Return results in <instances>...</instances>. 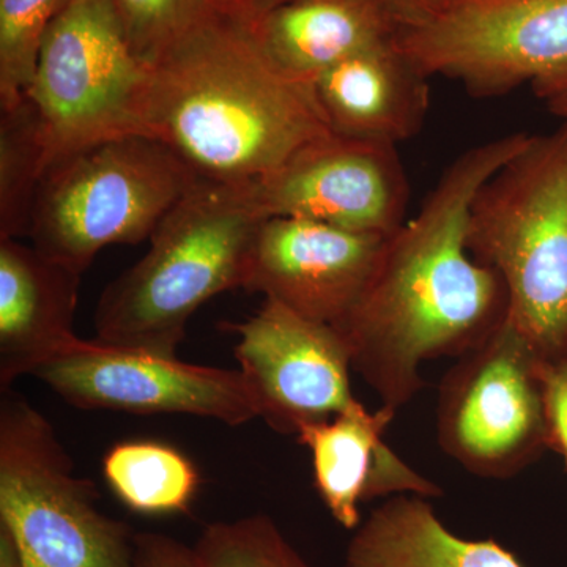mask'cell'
<instances>
[{
  "mask_svg": "<svg viewBox=\"0 0 567 567\" xmlns=\"http://www.w3.org/2000/svg\"><path fill=\"white\" fill-rule=\"evenodd\" d=\"M528 137L506 134L461 153L420 210L386 237L363 292L336 327L353 371L382 405L399 412L423 390L424 361L462 357L505 323V284L470 254L466 227L481 186Z\"/></svg>",
  "mask_w": 567,
  "mask_h": 567,
  "instance_id": "1",
  "label": "cell"
},
{
  "mask_svg": "<svg viewBox=\"0 0 567 567\" xmlns=\"http://www.w3.org/2000/svg\"><path fill=\"white\" fill-rule=\"evenodd\" d=\"M141 123L200 178L233 186L331 133L312 84L279 70L251 22L223 6L147 63Z\"/></svg>",
  "mask_w": 567,
  "mask_h": 567,
  "instance_id": "2",
  "label": "cell"
},
{
  "mask_svg": "<svg viewBox=\"0 0 567 567\" xmlns=\"http://www.w3.org/2000/svg\"><path fill=\"white\" fill-rule=\"evenodd\" d=\"M265 219L248 186L199 178L153 230L145 256L103 290L96 339L175 357L200 306L245 289Z\"/></svg>",
  "mask_w": 567,
  "mask_h": 567,
  "instance_id": "3",
  "label": "cell"
},
{
  "mask_svg": "<svg viewBox=\"0 0 567 567\" xmlns=\"http://www.w3.org/2000/svg\"><path fill=\"white\" fill-rule=\"evenodd\" d=\"M466 248L509 298L507 319L544 364H567V122L528 141L477 192Z\"/></svg>",
  "mask_w": 567,
  "mask_h": 567,
  "instance_id": "4",
  "label": "cell"
},
{
  "mask_svg": "<svg viewBox=\"0 0 567 567\" xmlns=\"http://www.w3.org/2000/svg\"><path fill=\"white\" fill-rule=\"evenodd\" d=\"M199 178L169 145L147 134L85 145L44 171L29 238L84 275L106 246L148 240Z\"/></svg>",
  "mask_w": 567,
  "mask_h": 567,
  "instance_id": "5",
  "label": "cell"
},
{
  "mask_svg": "<svg viewBox=\"0 0 567 567\" xmlns=\"http://www.w3.org/2000/svg\"><path fill=\"white\" fill-rule=\"evenodd\" d=\"M0 528L24 567H137L128 525L99 507L48 417L0 391Z\"/></svg>",
  "mask_w": 567,
  "mask_h": 567,
  "instance_id": "6",
  "label": "cell"
},
{
  "mask_svg": "<svg viewBox=\"0 0 567 567\" xmlns=\"http://www.w3.org/2000/svg\"><path fill=\"white\" fill-rule=\"evenodd\" d=\"M147 63L130 43L115 0H69L41 41L25 95L40 115L47 167L95 142L145 134Z\"/></svg>",
  "mask_w": 567,
  "mask_h": 567,
  "instance_id": "7",
  "label": "cell"
},
{
  "mask_svg": "<svg viewBox=\"0 0 567 567\" xmlns=\"http://www.w3.org/2000/svg\"><path fill=\"white\" fill-rule=\"evenodd\" d=\"M395 44L425 76L495 99L532 85L544 103L567 95V0H447Z\"/></svg>",
  "mask_w": 567,
  "mask_h": 567,
  "instance_id": "8",
  "label": "cell"
},
{
  "mask_svg": "<svg viewBox=\"0 0 567 567\" xmlns=\"http://www.w3.org/2000/svg\"><path fill=\"white\" fill-rule=\"evenodd\" d=\"M456 360L436 398V442L472 475L509 480L548 450L544 363L509 319Z\"/></svg>",
  "mask_w": 567,
  "mask_h": 567,
  "instance_id": "9",
  "label": "cell"
},
{
  "mask_svg": "<svg viewBox=\"0 0 567 567\" xmlns=\"http://www.w3.org/2000/svg\"><path fill=\"white\" fill-rule=\"evenodd\" d=\"M66 404L134 415H192L227 425L259 417L256 399L238 369L183 363L166 357L78 338L37 369Z\"/></svg>",
  "mask_w": 567,
  "mask_h": 567,
  "instance_id": "10",
  "label": "cell"
},
{
  "mask_svg": "<svg viewBox=\"0 0 567 567\" xmlns=\"http://www.w3.org/2000/svg\"><path fill=\"white\" fill-rule=\"evenodd\" d=\"M248 188L267 218L312 219L379 237L406 221L410 200L398 145L333 132Z\"/></svg>",
  "mask_w": 567,
  "mask_h": 567,
  "instance_id": "11",
  "label": "cell"
},
{
  "mask_svg": "<svg viewBox=\"0 0 567 567\" xmlns=\"http://www.w3.org/2000/svg\"><path fill=\"white\" fill-rule=\"evenodd\" d=\"M221 328L238 336V371L251 388L259 417L279 434L297 436L357 402L350 386L352 357L333 324L265 300L249 319Z\"/></svg>",
  "mask_w": 567,
  "mask_h": 567,
  "instance_id": "12",
  "label": "cell"
},
{
  "mask_svg": "<svg viewBox=\"0 0 567 567\" xmlns=\"http://www.w3.org/2000/svg\"><path fill=\"white\" fill-rule=\"evenodd\" d=\"M385 240L312 219L267 218L245 290L338 327L363 292Z\"/></svg>",
  "mask_w": 567,
  "mask_h": 567,
  "instance_id": "13",
  "label": "cell"
},
{
  "mask_svg": "<svg viewBox=\"0 0 567 567\" xmlns=\"http://www.w3.org/2000/svg\"><path fill=\"white\" fill-rule=\"evenodd\" d=\"M395 413L385 405L369 412L357 401L338 416L298 432V443L311 451L320 498L347 529L360 527L361 503L383 496L443 495L439 484L417 473L385 442Z\"/></svg>",
  "mask_w": 567,
  "mask_h": 567,
  "instance_id": "14",
  "label": "cell"
},
{
  "mask_svg": "<svg viewBox=\"0 0 567 567\" xmlns=\"http://www.w3.org/2000/svg\"><path fill=\"white\" fill-rule=\"evenodd\" d=\"M82 275L17 238H0V391L33 375L74 338Z\"/></svg>",
  "mask_w": 567,
  "mask_h": 567,
  "instance_id": "15",
  "label": "cell"
},
{
  "mask_svg": "<svg viewBox=\"0 0 567 567\" xmlns=\"http://www.w3.org/2000/svg\"><path fill=\"white\" fill-rule=\"evenodd\" d=\"M393 40L357 52L312 81L331 132L399 145L423 130L431 89Z\"/></svg>",
  "mask_w": 567,
  "mask_h": 567,
  "instance_id": "16",
  "label": "cell"
},
{
  "mask_svg": "<svg viewBox=\"0 0 567 567\" xmlns=\"http://www.w3.org/2000/svg\"><path fill=\"white\" fill-rule=\"evenodd\" d=\"M252 29L279 70L312 84L336 63L393 40L401 28L382 0H287Z\"/></svg>",
  "mask_w": 567,
  "mask_h": 567,
  "instance_id": "17",
  "label": "cell"
},
{
  "mask_svg": "<svg viewBox=\"0 0 567 567\" xmlns=\"http://www.w3.org/2000/svg\"><path fill=\"white\" fill-rule=\"evenodd\" d=\"M342 567H525L492 539L450 532L427 498L395 495L372 511L347 547Z\"/></svg>",
  "mask_w": 567,
  "mask_h": 567,
  "instance_id": "18",
  "label": "cell"
},
{
  "mask_svg": "<svg viewBox=\"0 0 567 567\" xmlns=\"http://www.w3.org/2000/svg\"><path fill=\"white\" fill-rule=\"evenodd\" d=\"M103 473L123 505L144 514L182 513L199 486V473L185 454L152 440L112 446Z\"/></svg>",
  "mask_w": 567,
  "mask_h": 567,
  "instance_id": "19",
  "label": "cell"
},
{
  "mask_svg": "<svg viewBox=\"0 0 567 567\" xmlns=\"http://www.w3.org/2000/svg\"><path fill=\"white\" fill-rule=\"evenodd\" d=\"M47 171L39 112L28 95L0 110V238L29 237Z\"/></svg>",
  "mask_w": 567,
  "mask_h": 567,
  "instance_id": "20",
  "label": "cell"
},
{
  "mask_svg": "<svg viewBox=\"0 0 567 567\" xmlns=\"http://www.w3.org/2000/svg\"><path fill=\"white\" fill-rule=\"evenodd\" d=\"M69 0H0V110L31 87L44 33Z\"/></svg>",
  "mask_w": 567,
  "mask_h": 567,
  "instance_id": "21",
  "label": "cell"
},
{
  "mask_svg": "<svg viewBox=\"0 0 567 567\" xmlns=\"http://www.w3.org/2000/svg\"><path fill=\"white\" fill-rule=\"evenodd\" d=\"M194 551L204 567H312L265 514L208 525Z\"/></svg>",
  "mask_w": 567,
  "mask_h": 567,
  "instance_id": "22",
  "label": "cell"
},
{
  "mask_svg": "<svg viewBox=\"0 0 567 567\" xmlns=\"http://www.w3.org/2000/svg\"><path fill=\"white\" fill-rule=\"evenodd\" d=\"M130 43L148 63L171 41L207 18L221 0H115Z\"/></svg>",
  "mask_w": 567,
  "mask_h": 567,
  "instance_id": "23",
  "label": "cell"
},
{
  "mask_svg": "<svg viewBox=\"0 0 567 567\" xmlns=\"http://www.w3.org/2000/svg\"><path fill=\"white\" fill-rule=\"evenodd\" d=\"M547 446L567 466V364L543 365Z\"/></svg>",
  "mask_w": 567,
  "mask_h": 567,
  "instance_id": "24",
  "label": "cell"
},
{
  "mask_svg": "<svg viewBox=\"0 0 567 567\" xmlns=\"http://www.w3.org/2000/svg\"><path fill=\"white\" fill-rule=\"evenodd\" d=\"M137 567H204L194 547L162 533L134 535Z\"/></svg>",
  "mask_w": 567,
  "mask_h": 567,
  "instance_id": "25",
  "label": "cell"
},
{
  "mask_svg": "<svg viewBox=\"0 0 567 567\" xmlns=\"http://www.w3.org/2000/svg\"><path fill=\"white\" fill-rule=\"evenodd\" d=\"M388 10L393 13L399 24V31L415 28L432 20L446 6L447 0H382Z\"/></svg>",
  "mask_w": 567,
  "mask_h": 567,
  "instance_id": "26",
  "label": "cell"
},
{
  "mask_svg": "<svg viewBox=\"0 0 567 567\" xmlns=\"http://www.w3.org/2000/svg\"><path fill=\"white\" fill-rule=\"evenodd\" d=\"M287 0H221L224 9L233 11L244 20L251 22L259 21L264 14L274 10L275 7L281 6Z\"/></svg>",
  "mask_w": 567,
  "mask_h": 567,
  "instance_id": "27",
  "label": "cell"
},
{
  "mask_svg": "<svg viewBox=\"0 0 567 567\" xmlns=\"http://www.w3.org/2000/svg\"><path fill=\"white\" fill-rule=\"evenodd\" d=\"M546 104L550 114H554L561 122H567V95L559 96V99L551 100Z\"/></svg>",
  "mask_w": 567,
  "mask_h": 567,
  "instance_id": "28",
  "label": "cell"
}]
</instances>
